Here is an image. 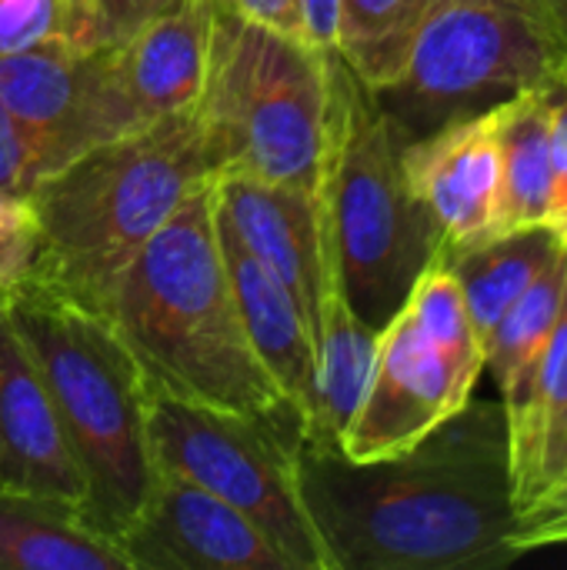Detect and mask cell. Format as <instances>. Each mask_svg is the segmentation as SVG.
<instances>
[{"instance_id":"1","label":"cell","mask_w":567,"mask_h":570,"mask_svg":"<svg viewBox=\"0 0 567 570\" xmlns=\"http://www.w3.org/2000/svg\"><path fill=\"white\" fill-rule=\"evenodd\" d=\"M304 511L331 570H491L518 561L505 411L465 404L414 448L351 461L304 431L294 451Z\"/></svg>"},{"instance_id":"2","label":"cell","mask_w":567,"mask_h":570,"mask_svg":"<svg viewBox=\"0 0 567 570\" xmlns=\"http://www.w3.org/2000/svg\"><path fill=\"white\" fill-rule=\"evenodd\" d=\"M140 371L214 407L237 411L291 448L304 414L257 361L221 257L214 180L197 187L97 301Z\"/></svg>"},{"instance_id":"3","label":"cell","mask_w":567,"mask_h":570,"mask_svg":"<svg viewBox=\"0 0 567 570\" xmlns=\"http://www.w3.org/2000/svg\"><path fill=\"white\" fill-rule=\"evenodd\" d=\"M401 150L404 140L371 87L338 50H328L314 207L331 277L374 331L401 311L418 274L441 250L438 227L408 184Z\"/></svg>"},{"instance_id":"4","label":"cell","mask_w":567,"mask_h":570,"mask_svg":"<svg viewBox=\"0 0 567 570\" xmlns=\"http://www.w3.org/2000/svg\"><path fill=\"white\" fill-rule=\"evenodd\" d=\"M0 297L84 474V521L117 544L157 471L144 421V371L94 304L40 281Z\"/></svg>"},{"instance_id":"5","label":"cell","mask_w":567,"mask_h":570,"mask_svg":"<svg viewBox=\"0 0 567 570\" xmlns=\"http://www.w3.org/2000/svg\"><path fill=\"white\" fill-rule=\"evenodd\" d=\"M211 180L194 110L77 154L30 190L40 254L27 281L97 307L140 247Z\"/></svg>"},{"instance_id":"6","label":"cell","mask_w":567,"mask_h":570,"mask_svg":"<svg viewBox=\"0 0 567 570\" xmlns=\"http://www.w3.org/2000/svg\"><path fill=\"white\" fill-rule=\"evenodd\" d=\"M328 110V50L214 10L207 73L194 104L217 177H257L314 197Z\"/></svg>"},{"instance_id":"7","label":"cell","mask_w":567,"mask_h":570,"mask_svg":"<svg viewBox=\"0 0 567 570\" xmlns=\"http://www.w3.org/2000/svg\"><path fill=\"white\" fill-rule=\"evenodd\" d=\"M561 73L531 0H431L401 73L371 94L411 144Z\"/></svg>"},{"instance_id":"8","label":"cell","mask_w":567,"mask_h":570,"mask_svg":"<svg viewBox=\"0 0 567 570\" xmlns=\"http://www.w3.org/2000/svg\"><path fill=\"white\" fill-rule=\"evenodd\" d=\"M144 421L154 468L237 508L287 558L291 570H331L297 491V448L237 411L184 397L147 374Z\"/></svg>"},{"instance_id":"9","label":"cell","mask_w":567,"mask_h":570,"mask_svg":"<svg viewBox=\"0 0 567 570\" xmlns=\"http://www.w3.org/2000/svg\"><path fill=\"white\" fill-rule=\"evenodd\" d=\"M0 104L47 144L57 167L144 130L114 83L107 50L84 53L63 37L0 57Z\"/></svg>"},{"instance_id":"10","label":"cell","mask_w":567,"mask_h":570,"mask_svg":"<svg viewBox=\"0 0 567 570\" xmlns=\"http://www.w3.org/2000/svg\"><path fill=\"white\" fill-rule=\"evenodd\" d=\"M475 397V384L401 307L381 331L368 391L341 434L351 461H378L424 441Z\"/></svg>"},{"instance_id":"11","label":"cell","mask_w":567,"mask_h":570,"mask_svg":"<svg viewBox=\"0 0 567 570\" xmlns=\"http://www.w3.org/2000/svg\"><path fill=\"white\" fill-rule=\"evenodd\" d=\"M117 548L130 570H291L237 508L164 468Z\"/></svg>"},{"instance_id":"12","label":"cell","mask_w":567,"mask_h":570,"mask_svg":"<svg viewBox=\"0 0 567 570\" xmlns=\"http://www.w3.org/2000/svg\"><path fill=\"white\" fill-rule=\"evenodd\" d=\"M408 184L438 227V257L495 237L501 160L495 114L481 110L434 127L401 150Z\"/></svg>"},{"instance_id":"13","label":"cell","mask_w":567,"mask_h":570,"mask_svg":"<svg viewBox=\"0 0 567 570\" xmlns=\"http://www.w3.org/2000/svg\"><path fill=\"white\" fill-rule=\"evenodd\" d=\"M0 494L43 498L84 514V474L50 394L0 297Z\"/></svg>"},{"instance_id":"14","label":"cell","mask_w":567,"mask_h":570,"mask_svg":"<svg viewBox=\"0 0 567 570\" xmlns=\"http://www.w3.org/2000/svg\"><path fill=\"white\" fill-rule=\"evenodd\" d=\"M214 200L244 247L291 291L311 334H317L324 294L334 277L314 197L257 177H217Z\"/></svg>"},{"instance_id":"15","label":"cell","mask_w":567,"mask_h":570,"mask_svg":"<svg viewBox=\"0 0 567 570\" xmlns=\"http://www.w3.org/2000/svg\"><path fill=\"white\" fill-rule=\"evenodd\" d=\"M214 10V0H187L107 50L114 83L140 127L194 110L207 73Z\"/></svg>"},{"instance_id":"16","label":"cell","mask_w":567,"mask_h":570,"mask_svg":"<svg viewBox=\"0 0 567 570\" xmlns=\"http://www.w3.org/2000/svg\"><path fill=\"white\" fill-rule=\"evenodd\" d=\"M217 240H221V257L231 277V291L247 331V341L264 364V371L274 377V384L297 404L304 414V424L311 417V401H314V334L294 304L291 291L244 247L231 220L217 210Z\"/></svg>"},{"instance_id":"17","label":"cell","mask_w":567,"mask_h":570,"mask_svg":"<svg viewBox=\"0 0 567 570\" xmlns=\"http://www.w3.org/2000/svg\"><path fill=\"white\" fill-rule=\"evenodd\" d=\"M0 570H130V564L77 508L0 494Z\"/></svg>"},{"instance_id":"18","label":"cell","mask_w":567,"mask_h":570,"mask_svg":"<svg viewBox=\"0 0 567 570\" xmlns=\"http://www.w3.org/2000/svg\"><path fill=\"white\" fill-rule=\"evenodd\" d=\"M548 87H528L511 100L491 107L501 187H498V234H515L528 227H545L548 190H551V120H548Z\"/></svg>"},{"instance_id":"19","label":"cell","mask_w":567,"mask_h":570,"mask_svg":"<svg viewBox=\"0 0 567 570\" xmlns=\"http://www.w3.org/2000/svg\"><path fill=\"white\" fill-rule=\"evenodd\" d=\"M378 331L368 327L351 304L344 301L341 287L331 284L324 294L317 334H314V401L304 431L324 434L341 441L348 431L374 367Z\"/></svg>"},{"instance_id":"20","label":"cell","mask_w":567,"mask_h":570,"mask_svg":"<svg viewBox=\"0 0 567 570\" xmlns=\"http://www.w3.org/2000/svg\"><path fill=\"white\" fill-rule=\"evenodd\" d=\"M561 247L565 244L555 237V230L528 227L515 234H498L478 247L441 257L461 284L481 347Z\"/></svg>"},{"instance_id":"21","label":"cell","mask_w":567,"mask_h":570,"mask_svg":"<svg viewBox=\"0 0 567 570\" xmlns=\"http://www.w3.org/2000/svg\"><path fill=\"white\" fill-rule=\"evenodd\" d=\"M567 284V247H561L551 264L535 277V284L515 301V307L501 317L495 334L485 344V371L495 377L501 391V404H508L521 384L528 381L531 367L538 364L555 321L561 314Z\"/></svg>"},{"instance_id":"22","label":"cell","mask_w":567,"mask_h":570,"mask_svg":"<svg viewBox=\"0 0 567 570\" xmlns=\"http://www.w3.org/2000/svg\"><path fill=\"white\" fill-rule=\"evenodd\" d=\"M431 0H338V53L371 87H388L414 43Z\"/></svg>"},{"instance_id":"23","label":"cell","mask_w":567,"mask_h":570,"mask_svg":"<svg viewBox=\"0 0 567 570\" xmlns=\"http://www.w3.org/2000/svg\"><path fill=\"white\" fill-rule=\"evenodd\" d=\"M401 307L441 347V354L458 367V374L478 387V381L485 374V347L475 334L461 284L441 257H434L418 274V281Z\"/></svg>"},{"instance_id":"24","label":"cell","mask_w":567,"mask_h":570,"mask_svg":"<svg viewBox=\"0 0 567 570\" xmlns=\"http://www.w3.org/2000/svg\"><path fill=\"white\" fill-rule=\"evenodd\" d=\"M184 3L187 0H67L60 37L84 53L110 50Z\"/></svg>"},{"instance_id":"25","label":"cell","mask_w":567,"mask_h":570,"mask_svg":"<svg viewBox=\"0 0 567 570\" xmlns=\"http://www.w3.org/2000/svg\"><path fill=\"white\" fill-rule=\"evenodd\" d=\"M40 254V224L30 194L0 190V294L23 284Z\"/></svg>"},{"instance_id":"26","label":"cell","mask_w":567,"mask_h":570,"mask_svg":"<svg viewBox=\"0 0 567 570\" xmlns=\"http://www.w3.org/2000/svg\"><path fill=\"white\" fill-rule=\"evenodd\" d=\"M53 170L57 160L47 144L0 104V190L30 194Z\"/></svg>"},{"instance_id":"27","label":"cell","mask_w":567,"mask_h":570,"mask_svg":"<svg viewBox=\"0 0 567 570\" xmlns=\"http://www.w3.org/2000/svg\"><path fill=\"white\" fill-rule=\"evenodd\" d=\"M67 0H0V57L60 37Z\"/></svg>"},{"instance_id":"28","label":"cell","mask_w":567,"mask_h":570,"mask_svg":"<svg viewBox=\"0 0 567 570\" xmlns=\"http://www.w3.org/2000/svg\"><path fill=\"white\" fill-rule=\"evenodd\" d=\"M548 120H551V190L545 227L567 247V73L548 87Z\"/></svg>"},{"instance_id":"29","label":"cell","mask_w":567,"mask_h":570,"mask_svg":"<svg viewBox=\"0 0 567 570\" xmlns=\"http://www.w3.org/2000/svg\"><path fill=\"white\" fill-rule=\"evenodd\" d=\"M567 521V474L558 478L545 494H538L528 508L518 511V524H515V551L521 554L525 541L535 538L538 531Z\"/></svg>"},{"instance_id":"30","label":"cell","mask_w":567,"mask_h":570,"mask_svg":"<svg viewBox=\"0 0 567 570\" xmlns=\"http://www.w3.org/2000/svg\"><path fill=\"white\" fill-rule=\"evenodd\" d=\"M214 7L227 10V13H237V17H247V20H257L264 27H274L281 33H291V37L304 40L301 0H214Z\"/></svg>"},{"instance_id":"31","label":"cell","mask_w":567,"mask_h":570,"mask_svg":"<svg viewBox=\"0 0 567 570\" xmlns=\"http://www.w3.org/2000/svg\"><path fill=\"white\" fill-rule=\"evenodd\" d=\"M304 40L317 50H338V0H301Z\"/></svg>"},{"instance_id":"32","label":"cell","mask_w":567,"mask_h":570,"mask_svg":"<svg viewBox=\"0 0 567 570\" xmlns=\"http://www.w3.org/2000/svg\"><path fill=\"white\" fill-rule=\"evenodd\" d=\"M531 7L567 73V0H531Z\"/></svg>"},{"instance_id":"33","label":"cell","mask_w":567,"mask_h":570,"mask_svg":"<svg viewBox=\"0 0 567 570\" xmlns=\"http://www.w3.org/2000/svg\"><path fill=\"white\" fill-rule=\"evenodd\" d=\"M567 474V417L561 421V428H558V434H555V441L548 444V451H545V461H541V478H538V491H535V498L538 494H545L558 478H565ZM531 498V501H535ZM528 501V504H531ZM525 504V508H528Z\"/></svg>"},{"instance_id":"34","label":"cell","mask_w":567,"mask_h":570,"mask_svg":"<svg viewBox=\"0 0 567 570\" xmlns=\"http://www.w3.org/2000/svg\"><path fill=\"white\" fill-rule=\"evenodd\" d=\"M561 544H567V521H561V524H551V528L538 531L535 538H528V541H525V548H521V554L545 551V548H561Z\"/></svg>"}]
</instances>
